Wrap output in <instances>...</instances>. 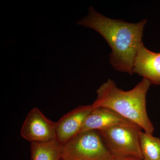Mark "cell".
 Listing matches in <instances>:
<instances>
[{
  "label": "cell",
  "instance_id": "obj_11",
  "mask_svg": "<svg viewBox=\"0 0 160 160\" xmlns=\"http://www.w3.org/2000/svg\"><path fill=\"white\" fill-rule=\"evenodd\" d=\"M109 160H142L138 158L133 157L122 156L114 155H112V157Z\"/></svg>",
  "mask_w": 160,
  "mask_h": 160
},
{
  "label": "cell",
  "instance_id": "obj_2",
  "mask_svg": "<svg viewBox=\"0 0 160 160\" xmlns=\"http://www.w3.org/2000/svg\"><path fill=\"white\" fill-rule=\"evenodd\" d=\"M151 85L148 80L143 78L133 89L124 91L109 79L98 89L97 97L92 106L94 108L103 107L111 109L137 124L145 132L152 134L154 128L146 107V94Z\"/></svg>",
  "mask_w": 160,
  "mask_h": 160
},
{
  "label": "cell",
  "instance_id": "obj_10",
  "mask_svg": "<svg viewBox=\"0 0 160 160\" xmlns=\"http://www.w3.org/2000/svg\"><path fill=\"white\" fill-rule=\"evenodd\" d=\"M140 139L142 160H160V138L142 131Z\"/></svg>",
  "mask_w": 160,
  "mask_h": 160
},
{
  "label": "cell",
  "instance_id": "obj_6",
  "mask_svg": "<svg viewBox=\"0 0 160 160\" xmlns=\"http://www.w3.org/2000/svg\"><path fill=\"white\" fill-rule=\"evenodd\" d=\"M94 109L92 104L79 106L55 122L57 139L64 145L81 132L85 120Z\"/></svg>",
  "mask_w": 160,
  "mask_h": 160
},
{
  "label": "cell",
  "instance_id": "obj_7",
  "mask_svg": "<svg viewBox=\"0 0 160 160\" xmlns=\"http://www.w3.org/2000/svg\"><path fill=\"white\" fill-rule=\"evenodd\" d=\"M132 72L151 84L160 85V53L150 51L142 43L138 49Z\"/></svg>",
  "mask_w": 160,
  "mask_h": 160
},
{
  "label": "cell",
  "instance_id": "obj_1",
  "mask_svg": "<svg viewBox=\"0 0 160 160\" xmlns=\"http://www.w3.org/2000/svg\"><path fill=\"white\" fill-rule=\"evenodd\" d=\"M147 20L128 23L104 16L92 7L78 25L94 29L106 40L111 49L109 62L115 70L132 75L138 49L142 44L143 31Z\"/></svg>",
  "mask_w": 160,
  "mask_h": 160
},
{
  "label": "cell",
  "instance_id": "obj_9",
  "mask_svg": "<svg viewBox=\"0 0 160 160\" xmlns=\"http://www.w3.org/2000/svg\"><path fill=\"white\" fill-rule=\"evenodd\" d=\"M62 144L57 139L44 142H32L31 160H62Z\"/></svg>",
  "mask_w": 160,
  "mask_h": 160
},
{
  "label": "cell",
  "instance_id": "obj_5",
  "mask_svg": "<svg viewBox=\"0 0 160 160\" xmlns=\"http://www.w3.org/2000/svg\"><path fill=\"white\" fill-rule=\"evenodd\" d=\"M23 138L32 142H44L57 139L55 122L47 118L38 108L27 115L21 130Z\"/></svg>",
  "mask_w": 160,
  "mask_h": 160
},
{
  "label": "cell",
  "instance_id": "obj_3",
  "mask_svg": "<svg viewBox=\"0 0 160 160\" xmlns=\"http://www.w3.org/2000/svg\"><path fill=\"white\" fill-rule=\"evenodd\" d=\"M112 156L98 131L90 130L63 145L62 160H109Z\"/></svg>",
  "mask_w": 160,
  "mask_h": 160
},
{
  "label": "cell",
  "instance_id": "obj_8",
  "mask_svg": "<svg viewBox=\"0 0 160 160\" xmlns=\"http://www.w3.org/2000/svg\"><path fill=\"white\" fill-rule=\"evenodd\" d=\"M130 122L111 109L98 107L92 109L86 117L80 132L100 131L117 124Z\"/></svg>",
  "mask_w": 160,
  "mask_h": 160
},
{
  "label": "cell",
  "instance_id": "obj_4",
  "mask_svg": "<svg viewBox=\"0 0 160 160\" xmlns=\"http://www.w3.org/2000/svg\"><path fill=\"white\" fill-rule=\"evenodd\" d=\"M142 129L132 122L122 123L98 131L112 154L142 160L140 135Z\"/></svg>",
  "mask_w": 160,
  "mask_h": 160
}]
</instances>
